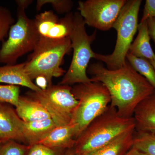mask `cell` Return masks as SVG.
<instances>
[{"mask_svg": "<svg viewBox=\"0 0 155 155\" xmlns=\"http://www.w3.org/2000/svg\"><path fill=\"white\" fill-rule=\"evenodd\" d=\"M57 127L51 119L29 122H24L23 134L26 144H37Z\"/></svg>", "mask_w": 155, "mask_h": 155, "instance_id": "obj_16", "label": "cell"}, {"mask_svg": "<svg viewBox=\"0 0 155 155\" xmlns=\"http://www.w3.org/2000/svg\"><path fill=\"white\" fill-rule=\"evenodd\" d=\"M125 155H144L132 146Z\"/></svg>", "mask_w": 155, "mask_h": 155, "instance_id": "obj_28", "label": "cell"}, {"mask_svg": "<svg viewBox=\"0 0 155 155\" xmlns=\"http://www.w3.org/2000/svg\"><path fill=\"white\" fill-rule=\"evenodd\" d=\"M147 21L150 38L153 39L155 44V18H149Z\"/></svg>", "mask_w": 155, "mask_h": 155, "instance_id": "obj_27", "label": "cell"}, {"mask_svg": "<svg viewBox=\"0 0 155 155\" xmlns=\"http://www.w3.org/2000/svg\"><path fill=\"white\" fill-rule=\"evenodd\" d=\"M67 150L54 149L43 145L37 144L30 146L26 155H64Z\"/></svg>", "mask_w": 155, "mask_h": 155, "instance_id": "obj_25", "label": "cell"}, {"mask_svg": "<svg viewBox=\"0 0 155 155\" xmlns=\"http://www.w3.org/2000/svg\"><path fill=\"white\" fill-rule=\"evenodd\" d=\"M85 24L79 12L74 14V27L70 36L73 50L71 64L59 84L71 86L92 81L87 76V69L95 53L91 45L95 39L96 31L91 35L87 33Z\"/></svg>", "mask_w": 155, "mask_h": 155, "instance_id": "obj_7", "label": "cell"}, {"mask_svg": "<svg viewBox=\"0 0 155 155\" xmlns=\"http://www.w3.org/2000/svg\"><path fill=\"white\" fill-rule=\"evenodd\" d=\"M40 36L51 39L70 37L74 27V14L60 18L52 11H45L34 19Z\"/></svg>", "mask_w": 155, "mask_h": 155, "instance_id": "obj_10", "label": "cell"}, {"mask_svg": "<svg viewBox=\"0 0 155 155\" xmlns=\"http://www.w3.org/2000/svg\"><path fill=\"white\" fill-rule=\"evenodd\" d=\"M76 139V130L72 123L57 126L38 144L61 150L73 148Z\"/></svg>", "mask_w": 155, "mask_h": 155, "instance_id": "obj_12", "label": "cell"}, {"mask_svg": "<svg viewBox=\"0 0 155 155\" xmlns=\"http://www.w3.org/2000/svg\"><path fill=\"white\" fill-rule=\"evenodd\" d=\"M72 92L78 101L70 122L76 128L77 139L92 121L107 110L111 97L107 87L98 81L75 84Z\"/></svg>", "mask_w": 155, "mask_h": 155, "instance_id": "obj_5", "label": "cell"}, {"mask_svg": "<svg viewBox=\"0 0 155 155\" xmlns=\"http://www.w3.org/2000/svg\"><path fill=\"white\" fill-rule=\"evenodd\" d=\"M150 18H155V0H146L145 1L143 17L140 22L147 21Z\"/></svg>", "mask_w": 155, "mask_h": 155, "instance_id": "obj_26", "label": "cell"}, {"mask_svg": "<svg viewBox=\"0 0 155 155\" xmlns=\"http://www.w3.org/2000/svg\"><path fill=\"white\" fill-rule=\"evenodd\" d=\"M134 130L133 117H122L109 105L81 132L72 149L78 154L91 155L123 134Z\"/></svg>", "mask_w": 155, "mask_h": 155, "instance_id": "obj_2", "label": "cell"}, {"mask_svg": "<svg viewBox=\"0 0 155 155\" xmlns=\"http://www.w3.org/2000/svg\"><path fill=\"white\" fill-rule=\"evenodd\" d=\"M10 105L0 103V142L14 140L27 145L23 134L24 122Z\"/></svg>", "mask_w": 155, "mask_h": 155, "instance_id": "obj_11", "label": "cell"}, {"mask_svg": "<svg viewBox=\"0 0 155 155\" xmlns=\"http://www.w3.org/2000/svg\"><path fill=\"white\" fill-rule=\"evenodd\" d=\"M138 35L129 48V52L138 58L155 61V54L150 43L147 21L139 23Z\"/></svg>", "mask_w": 155, "mask_h": 155, "instance_id": "obj_17", "label": "cell"}, {"mask_svg": "<svg viewBox=\"0 0 155 155\" xmlns=\"http://www.w3.org/2000/svg\"><path fill=\"white\" fill-rule=\"evenodd\" d=\"M20 88L17 85L0 84V103L17 107L19 102Z\"/></svg>", "mask_w": 155, "mask_h": 155, "instance_id": "obj_21", "label": "cell"}, {"mask_svg": "<svg viewBox=\"0 0 155 155\" xmlns=\"http://www.w3.org/2000/svg\"><path fill=\"white\" fill-rule=\"evenodd\" d=\"M127 0H86L78 2V10L85 25L107 31L113 28Z\"/></svg>", "mask_w": 155, "mask_h": 155, "instance_id": "obj_9", "label": "cell"}, {"mask_svg": "<svg viewBox=\"0 0 155 155\" xmlns=\"http://www.w3.org/2000/svg\"><path fill=\"white\" fill-rule=\"evenodd\" d=\"M15 20L8 9L0 6V42L8 35Z\"/></svg>", "mask_w": 155, "mask_h": 155, "instance_id": "obj_24", "label": "cell"}, {"mask_svg": "<svg viewBox=\"0 0 155 155\" xmlns=\"http://www.w3.org/2000/svg\"><path fill=\"white\" fill-rule=\"evenodd\" d=\"M133 117L136 131L155 134V90L139 104Z\"/></svg>", "mask_w": 155, "mask_h": 155, "instance_id": "obj_13", "label": "cell"}, {"mask_svg": "<svg viewBox=\"0 0 155 155\" xmlns=\"http://www.w3.org/2000/svg\"><path fill=\"white\" fill-rule=\"evenodd\" d=\"M72 87L60 84L50 85L38 91L27 92L26 96L38 102L46 110L57 126L69 124L78 104Z\"/></svg>", "mask_w": 155, "mask_h": 155, "instance_id": "obj_8", "label": "cell"}, {"mask_svg": "<svg viewBox=\"0 0 155 155\" xmlns=\"http://www.w3.org/2000/svg\"><path fill=\"white\" fill-rule=\"evenodd\" d=\"M51 5L58 14H69L73 6V2L71 0H38L36 4L37 11H40L45 5Z\"/></svg>", "mask_w": 155, "mask_h": 155, "instance_id": "obj_22", "label": "cell"}, {"mask_svg": "<svg viewBox=\"0 0 155 155\" xmlns=\"http://www.w3.org/2000/svg\"><path fill=\"white\" fill-rule=\"evenodd\" d=\"M142 1H127L120 12L113 28L117 32L114 51L110 54L95 53L94 58L104 63L111 70L119 69L126 62V56L138 27V14Z\"/></svg>", "mask_w": 155, "mask_h": 155, "instance_id": "obj_6", "label": "cell"}, {"mask_svg": "<svg viewBox=\"0 0 155 155\" xmlns=\"http://www.w3.org/2000/svg\"><path fill=\"white\" fill-rule=\"evenodd\" d=\"M133 147L144 155H155V134L135 131Z\"/></svg>", "mask_w": 155, "mask_h": 155, "instance_id": "obj_20", "label": "cell"}, {"mask_svg": "<svg viewBox=\"0 0 155 155\" xmlns=\"http://www.w3.org/2000/svg\"><path fill=\"white\" fill-rule=\"evenodd\" d=\"M126 60L137 72L142 75L155 89V70L148 60L138 58L128 52Z\"/></svg>", "mask_w": 155, "mask_h": 155, "instance_id": "obj_19", "label": "cell"}, {"mask_svg": "<svg viewBox=\"0 0 155 155\" xmlns=\"http://www.w3.org/2000/svg\"><path fill=\"white\" fill-rule=\"evenodd\" d=\"M72 50L69 37L51 39L40 36L36 46L24 62L25 72L32 81L42 78L48 86L52 85L54 78L66 73L61 66L64 56Z\"/></svg>", "mask_w": 155, "mask_h": 155, "instance_id": "obj_3", "label": "cell"}, {"mask_svg": "<svg viewBox=\"0 0 155 155\" xmlns=\"http://www.w3.org/2000/svg\"><path fill=\"white\" fill-rule=\"evenodd\" d=\"M64 155H81L80 154H78L76 153L75 152L73 151L72 149H69L67 150L65 152Z\"/></svg>", "mask_w": 155, "mask_h": 155, "instance_id": "obj_29", "label": "cell"}, {"mask_svg": "<svg viewBox=\"0 0 155 155\" xmlns=\"http://www.w3.org/2000/svg\"><path fill=\"white\" fill-rule=\"evenodd\" d=\"M31 0H17V21L11 25L8 37L0 49V63L6 65L16 64L19 58L34 49L40 35L34 19L26 15L25 10Z\"/></svg>", "mask_w": 155, "mask_h": 155, "instance_id": "obj_4", "label": "cell"}, {"mask_svg": "<svg viewBox=\"0 0 155 155\" xmlns=\"http://www.w3.org/2000/svg\"><path fill=\"white\" fill-rule=\"evenodd\" d=\"M135 131L123 134L91 155H125L133 146Z\"/></svg>", "mask_w": 155, "mask_h": 155, "instance_id": "obj_18", "label": "cell"}, {"mask_svg": "<svg viewBox=\"0 0 155 155\" xmlns=\"http://www.w3.org/2000/svg\"><path fill=\"white\" fill-rule=\"evenodd\" d=\"M150 62L151 64L152 65L155 70V61H150Z\"/></svg>", "mask_w": 155, "mask_h": 155, "instance_id": "obj_30", "label": "cell"}, {"mask_svg": "<svg viewBox=\"0 0 155 155\" xmlns=\"http://www.w3.org/2000/svg\"><path fill=\"white\" fill-rule=\"evenodd\" d=\"M0 83L25 87L33 91H38L42 89L34 83L26 74L24 62L0 67Z\"/></svg>", "mask_w": 155, "mask_h": 155, "instance_id": "obj_14", "label": "cell"}, {"mask_svg": "<svg viewBox=\"0 0 155 155\" xmlns=\"http://www.w3.org/2000/svg\"><path fill=\"white\" fill-rule=\"evenodd\" d=\"M87 72L92 81H98L107 89L111 97L110 105L119 116L133 117L137 107L155 89L144 77L132 68L126 60L121 68L108 69L100 63L90 64Z\"/></svg>", "mask_w": 155, "mask_h": 155, "instance_id": "obj_1", "label": "cell"}, {"mask_svg": "<svg viewBox=\"0 0 155 155\" xmlns=\"http://www.w3.org/2000/svg\"><path fill=\"white\" fill-rule=\"evenodd\" d=\"M30 146L14 140L0 142V155H26Z\"/></svg>", "mask_w": 155, "mask_h": 155, "instance_id": "obj_23", "label": "cell"}, {"mask_svg": "<svg viewBox=\"0 0 155 155\" xmlns=\"http://www.w3.org/2000/svg\"><path fill=\"white\" fill-rule=\"evenodd\" d=\"M15 110L20 119L25 122L51 119L50 114L41 104L26 96H20Z\"/></svg>", "mask_w": 155, "mask_h": 155, "instance_id": "obj_15", "label": "cell"}]
</instances>
